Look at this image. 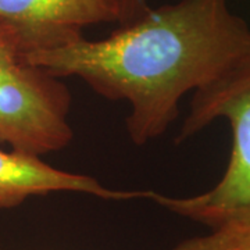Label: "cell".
I'll return each instance as SVG.
<instances>
[{
    "label": "cell",
    "instance_id": "cell-8",
    "mask_svg": "<svg viewBox=\"0 0 250 250\" xmlns=\"http://www.w3.org/2000/svg\"><path fill=\"white\" fill-rule=\"evenodd\" d=\"M0 250H1V249H0Z\"/></svg>",
    "mask_w": 250,
    "mask_h": 250
},
{
    "label": "cell",
    "instance_id": "cell-1",
    "mask_svg": "<svg viewBox=\"0 0 250 250\" xmlns=\"http://www.w3.org/2000/svg\"><path fill=\"white\" fill-rule=\"evenodd\" d=\"M250 56V25L228 0H179L149 9L98 41L81 36L28 53L52 75L77 77L100 96L128 102L126 131L135 145L164 134L179 102Z\"/></svg>",
    "mask_w": 250,
    "mask_h": 250
},
{
    "label": "cell",
    "instance_id": "cell-4",
    "mask_svg": "<svg viewBox=\"0 0 250 250\" xmlns=\"http://www.w3.org/2000/svg\"><path fill=\"white\" fill-rule=\"evenodd\" d=\"M0 21L28 54L74 42L89 25L118 24V9L116 0H0Z\"/></svg>",
    "mask_w": 250,
    "mask_h": 250
},
{
    "label": "cell",
    "instance_id": "cell-2",
    "mask_svg": "<svg viewBox=\"0 0 250 250\" xmlns=\"http://www.w3.org/2000/svg\"><path fill=\"white\" fill-rule=\"evenodd\" d=\"M217 120L231 126L229 160L214 187L189 197L153 192L154 200L171 213L206 227L250 223V56L207 86L193 92L177 142L199 134Z\"/></svg>",
    "mask_w": 250,
    "mask_h": 250
},
{
    "label": "cell",
    "instance_id": "cell-5",
    "mask_svg": "<svg viewBox=\"0 0 250 250\" xmlns=\"http://www.w3.org/2000/svg\"><path fill=\"white\" fill-rule=\"evenodd\" d=\"M54 192L92 195L103 200L150 199L153 190H114L98 179L54 168L29 153L0 149V210L13 208L28 197Z\"/></svg>",
    "mask_w": 250,
    "mask_h": 250
},
{
    "label": "cell",
    "instance_id": "cell-3",
    "mask_svg": "<svg viewBox=\"0 0 250 250\" xmlns=\"http://www.w3.org/2000/svg\"><path fill=\"white\" fill-rule=\"evenodd\" d=\"M71 93L28 60L14 28L0 21V145L42 156L72 141Z\"/></svg>",
    "mask_w": 250,
    "mask_h": 250
},
{
    "label": "cell",
    "instance_id": "cell-7",
    "mask_svg": "<svg viewBox=\"0 0 250 250\" xmlns=\"http://www.w3.org/2000/svg\"><path fill=\"white\" fill-rule=\"evenodd\" d=\"M116 4L120 27L134 22L150 9L147 0H116Z\"/></svg>",
    "mask_w": 250,
    "mask_h": 250
},
{
    "label": "cell",
    "instance_id": "cell-6",
    "mask_svg": "<svg viewBox=\"0 0 250 250\" xmlns=\"http://www.w3.org/2000/svg\"><path fill=\"white\" fill-rule=\"evenodd\" d=\"M172 250H250V223L225 224L179 242Z\"/></svg>",
    "mask_w": 250,
    "mask_h": 250
}]
</instances>
